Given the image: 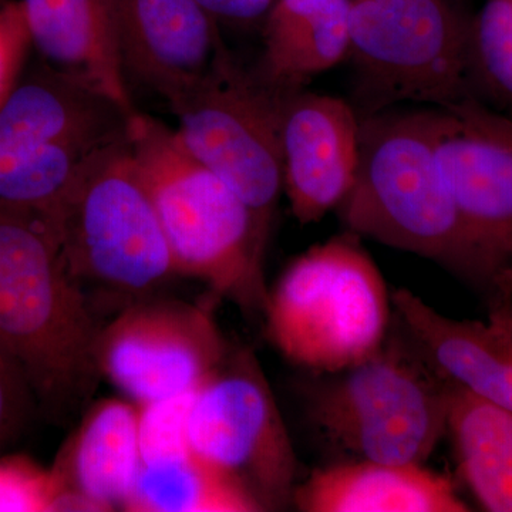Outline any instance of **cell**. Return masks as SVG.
Wrapping results in <instances>:
<instances>
[{"mask_svg": "<svg viewBox=\"0 0 512 512\" xmlns=\"http://www.w3.org/2000/svg\"><path fill=\"white\" fill-rule=\"evenodd\" d=\"M100 329L67 265L56 221L0 200V346L55 423H70L92 399L101 379Z\"/></svg>", "mask_w": 512, "mask_h": 512, "instance_id": "cell-1", "label": "cell"}, {"mask_svg": "<svg viewBox=\"0 0 512 512\" xmlns=\"http://www.w3.org/2000/svg\"><path fill=\"white\" fill-rule=\"evenodd\" d=\"M128 140L178 275L201 279L248 315L265 313L269 229L237 192L192 156L177 131L137 111Z\"/></svg>", "mask_w": 512, "mask_h": 512, "instance_id": "cell-2", "label": "cell"}, {"mask_svg": "<svg viewBox=\"0 0 512 512\" xmlns=\"http://www.w3.org/2000/svg\"><path fill=\"white\" fill-rule=\"evenodd\" d=\"M338 211L357 237L430 259L480 289L476 252L437 160L433 111L362 121L359 170Z\"/></svg>", "mask_w": 512, "mask_h": 512, "instance_id": "cell-3", "label": "cell"}, {"mask_svg": "<svg viewBox=\"0 0 512 512\" xmlns=\"http://www.w3.org/2000/svg\"><path fill=\"white\" fill-rule=\"evenodd\" d=\"M50 217L84 292L92 286L133 303L178 275L128 131L83 161Z\"/></svg>", "mask_w": 512, "mask_h": 512, "instance_id": "cell-4", "label": "cell"}, {"mask_svg": "<svg viewBox=\"0 0 512 512\" xmlns=\"http://www.w3.org/2000/svg\"><path fill=\"white\" fill-rule=\"evenodd\" d=\"M397 325L373 355L326 375L309 414L333 446L357 460L424 464L447 433L453 383Z\"/></svg>", "mask_w": 512, "mask_h": 512, "instance_id": "cell-5", "label": "cell"}, {"mask_svg": "<svg viewBox=\"0 0 512 512\" xmlns=\"http://www.w3.org/2000/svg\"><path fill=\"white\" fill-rule=\"evenodd\" d=\"M357 235L336 237L296 258L269 292V339L295 365L333 375L383 345L392 295Z\"/></svg>", "mask_w": 512, "mask_h": 512, "instance_id": "cell-6", "label": "cell"}, {"mask_svg": "<svg viewBox=\"0 0 512 512\" xmlns=\"http://www.w3.org/2000/svg\"><path fill=\"white\" fill-rule=\"evenodd\" d=\"M282 97L225 53L210 73L168 101L187 150L237 192L266 229L284 190Z\"/></svg>", "mask_w": 512, "mask_h": 512, "instance_id": "cell-7", "label": "cell"}, {"mask_svg": "<svg viewBox=\"0 0 512 512\" xmlns=\"http://www.w3.org/2000/svg\"><path fill=\"white\" fill-rule=\"evenodd\" d=\"M468 30L450 0H350L349 56L376 113L402 101L444 109L473 96Z\"/></svg>", "mask_w": 512, "mask_h": 512, "instance_id": "cell-8", "label": "cell"}, {"mask_svg": "<svg viewBox=\"0 0 512 512\" xmlns=\"http://www.w3.org/2000/svg\"><path fill=\"white\" fill-rule=\"evenodd\" d=\"M185 434L198 456L234 478L262 510H282L293 501L295 450L274 394L248 349L228 350L192 393Z\"/></svg>", "mask_w": 512, "mask_h": 512, "instance_id": "cell-9", "label": "cell"}, {"mask_svg": "<svg viewBox=\"0 0 512 512\" xmlns=\"http://www.w3.org/2000/svg\"><path fill=\"white\" fill-rule=\"evenodd\" d=\"M441 171L476 252L488 309L512 272V117L476 97L433 111Z\"/></svg>", "mask_w": 512, "mask_h": 512, "instance_id": "cell-10", "label": "cell"}, {"mask_svg": "<svg viewBox=\"0 0 512 512\" xmlns=\"http://www.w3.org/2000/svg\"><path fill=\"white\" fill-rule=\"evenodd\" d=\"M228 350L211 311L150 296L100 329L97 362L101 376L147 406L194 393Z\"/></svg>", "mask_w": 512, "mask_h": 512, "instance_id": "cell-11", "label": "cell"}, {"mask_svg": "<svg viewBox=\"0 0 512 512\" xmlns=\"http://www.w3.org/2000/svg\"><path fill=\"white\" fill-rule=\"evenodd\" d=\"M362 121L348 101L328 94L284 93L281 151L284 190L301 224L338 210L355 184Z\"/></svg>", "mask_w": 512, "mask_h": 512, "instance_id": "cell-12", "label": "cell"}, {"mask_svg": "<svg viewBox=\"0 0 512 512\" xmlns=\"http://www.w3.org/2000/svg\"><path fill=\"white\" fill-rule=\"evenodd\" d=\"M136 113L83 77L39 59L0 103V168L57 141L116 140Z\"/></svg>", "mask_w": 512, "mask_h": 512, "instance_id": "cell-13", "label": "cell"}, {"mask_svg": "<svg viewBox=\"0 0 512 512\" xmlns=\"http://www.w3.org/2000/svg\"><path fill=\"white\" fill-rule=\"evenodd\" d=\"M121 63L136 82L174 99L227 53L217 20L197 0H114Z\"/></svg>", "mask_w": 512, "mask_h": 512, "instance_id": "cell-14", "label": "cell"}, {"mask_svg": "<svg viewBox=\"0 0 512 512\" xmlns=\"http://www.w3.org/2000/svg\"><path fill=\"white\" fill-rule=\"evenodd\" d=\"M397 322L448 382L512 410V322L441 315L407 289L392 293Z\"/></svg>", "mask_w": 512, "mask_h": 512, "instance_id": "cell-15", "label": "cell"}, {"mask_svg": "<svg viewBox=\"0 0 512 512\" xmlns=\"http://www.w3.org/2000/svg\"><path fill=\"white\" fill-rule=\"evenodd\" d=\"M40 59L137 111L121 63L114 0H20Z\"/></svg>", "mask_w": 512, "mask_h": 512, "instance_id": "cell-16", "label": "cell"}, {"mask_svg": "<svg viewBox=\"0 0 512 512\" xmlns=\"http://www.w3.org/2000/svg\"><path fill=\"white\" fill-rule=\"evenodd\" d=\"M293 503L305 512H466L447 477L424 464L356 460L313 471Z\"/></svg>", "mask_w": 512, "mask_h": 512, "instance_id": "cell-17", "label": "cell"}, {"mask_svg": "<svg viewBox=\"0 0 512 512\" xmlns=\"http://www.w3.org/2000/svg\"><path fill=\"white\" fill-rule=\"evenodd\" d=\"M140 467V406L106 400L90 410L53 468L72 511H111L123 507Z\"/></svg>", "mask_w": 512, "mask_h": 512, "instance_id": "cell-18", "label": "cell"}, {"mask_svg": "<svg viewBox=\"0 0 512 512\" xmlns=\"http://www.w3.org/2000/svg\"><path fill=\"white\" fill-rule=\"evenodd\" d=\"M350 0H274L266 15L262 79L282 93L349 56Z\"/></svg>", "mask_w": 512, "mask_h": 512, "instance_id": "cell-19", "label": "cell"}, {"mask_svg": "<svg viewBox=\"0 0 512 512\" xmlns=\"http://www.w3.org/2000/svg\"><path fill=\"white\" fill-rule=\"evenodd\" d=\"M121 508L133 512L264 511L234 478L198 456L187 439L141 453L136 483Z\"/></svg>", "mask_w": 512, "mask_h": 512, "instance_id": "cell-20", "label": "cell"}, {"mask_svg": "<svg viewBox=\"0 0 512 512\" xmlns=\"http://www.w3.org/2000/svg\"><path fill=\"white\" fill-rule=\"evenodd\" d=\"M447 433L461 477L481 507L512 512V410L453 384Z\"/></svg>", "mask_w": 512, "mask_h": 512, "instance_id": "cell-21", "label": "cell"}, {"mask_svg": "<svg viewBox=\"0 0 512 512\" xmlns=\"http://www.w3.org/2000/svg\"><path fill=\"white\" fill-rule=\"evenodd\" d=\"M468 82L473 97L512 113V0H485L471 20Z\"/></svg>", "mask_w": 512, "mask_h": 512, "instance_id": "cell-22", "label": "cell"}, {"mask_svg": "<svg viewBox=\"0 0 512 512\" xmlns=\"http://www.w3.org/2000/svg\"><path fill=\"white\" fill-rule=\"evenodd\" d=\"M69 511V493L55 468L25 456L0 457V512Z\"/></svg>", "mask_w": 512, "mask_h": 512, "instance_id": "cell-23", "label": "cell"}, {"mask_svg": "<svg viewBox=\"0 0 512 512\" xmlns=\"http://www.w3.org/2000/svg\"><path fill=\"white\" fill-rule=\"evenodd\" d=\"M35 410L39 407L25 373L0 346V451L19 436Z\"/></svg>", "mask_w": 512, "mask_h": 512, "instance_id": "cell-24", "label": "cell"}, {"mask_svg": "<svg viewBox=\"0 0 512 512\" xmlns=\"http://www.w3.org/2000/svg\"><path fill=\"white\" fill-rule=\"evenodd\" d=\"M32 49L20 0L0 6V103L18 82Z\"/></svg>", "mask_w": 512, "mask_h": 512, "instance_id": "cell-25", "label": "cell"}, {"mask_svg": "<svg viewBox=\"0 0 512 512\" xmlns=\"http://www.w3.org/2000/svg\"><path fill=\"white\" fill-rule=\"evenodd\" d=\"M215 20L251 23L268 15L274 0H197Z\"/></svg>", "mask_w": 512, "mask_h": 512, "instance_id": "cell-26", "label": "cell"}, {"mask_svg": "<svg viewBox=\"0 0 512 512\" xmlns=\"http://www.w3.org/2000/svg\"><path fill=\"white\" fill-rule=\"evenodd\" d=\"M491 318H501V319H508L512 322V308L507 313H504V315L500 316H491Z\"/></svg>", "mask_w": 512, "mask_h": 512, "instance_id": "cell-27", "label": "cell"}, {"mask_svg": "<svg viewBox=\"0 0 512 512\" xmlns=\"http://www.w3.org/2000/svg\"><path fill=\"white\" fill-rule=\"evenodd\" d=\"M5 2H6V0H0V6H2L3 3H5Z\"/></svg>", "mask_w": 512, "mask_h": 512, "instance_id": "cell-28", "label": "cell"}]
</instances>
